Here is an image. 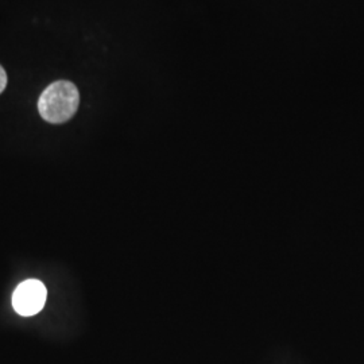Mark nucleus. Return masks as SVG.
Returning a JSON list of instances; mask_svg holds the SVG:
<instances>
[{"instance_id": "1", "label": "nucleus", "mask_w": 364, "mask_h": 364, "mask_svg": "<svg viewBox=\"0 0 364 364\" xmlns=\"http://www.w3.org/2000/svg\"><path fill=\"white\" fill-rule=\"evenodd\" d=\"M80 95L70 81H57L50 84L39 96V115L53 124L65 123L76 114Z\"/></svg>"}, {"instance_id": "2", "label": "nucleus", "mask_w": 364, "mask_h": 364, "mask_svg": "<svg viewBox=\"0 0 364 364\" xmlns=\"http://www.w3.org/2000/svg\"><path fill=\"white\" fill-rule=\"evenodd\" d=\"M48 291L45 285L38 279H27L15 289L13 294V306L15 312L21 316H34L45 306Z\"/></svg>"}, {"instance_id": "3", "label": "nucleus", "mask_w": 364, "mask_h": 364, "mask_svg": "<svg viewBox=\"0 0 364 364\" xmlns=\"http://www.w3.org/2000/svg\"><path fill=\"white\" fill-rule=\"evenodd\" d=\"M7 87V73L3 69V66L0 65V93L6 90Z\"/></svg>"}]
</instances>
